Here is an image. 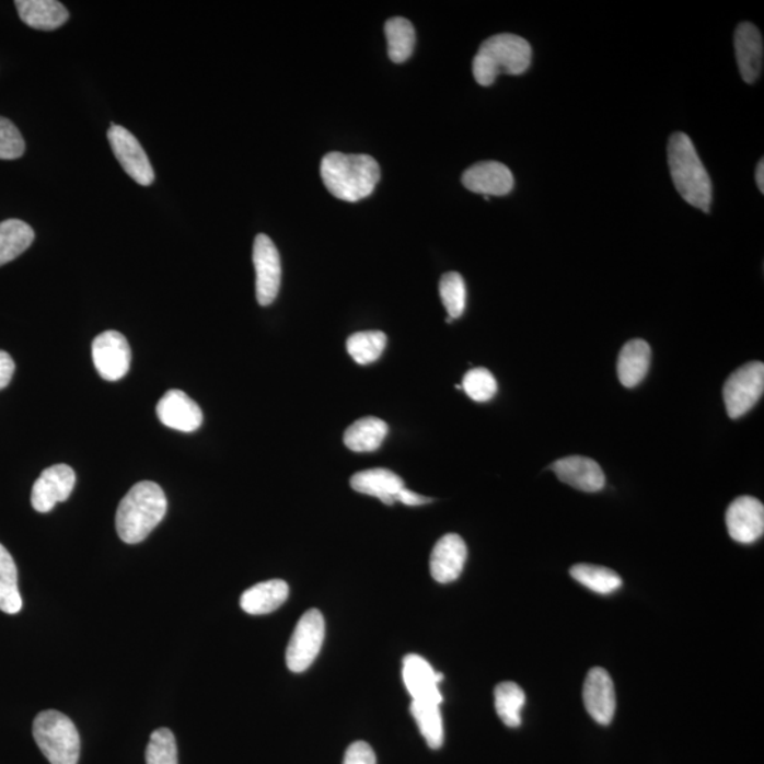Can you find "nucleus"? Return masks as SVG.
Returning <instances> with one entry per match:
<instances>
[{"mask_svg": "<svg viewBox=\"0 0 764 764\" xmlns=\"http://www.w3.org/2000/svg\"><path fill=\"white\" fill-rule=\"evenodd\" d=\"M462 182L467 190L487 197L509 195L514 187V176L510 169L500 162L473 164L463 173Z\"/></svg>", "mask_w": 764, "mask_h": 764, "instance_id": "nucleus-15", "label": "nucleus"}, {"mask_svg": "<svg viewBox=\"0 0 764 764\" xmlns=\"http://www.w3.org/2000/svg\"><path fill=\"white\" fill-rule=\"evenodd\" d=\"M389 435L385 420L366 417L356 420L345 432V444L352 452H374Z\"/></svg>", "mask_w": 764, "mask_h": 764, "instance_id": "nucleus-24", "label": "nucleus"}, {"mask_svg": "<svg viewBox=\"0 0 764 764\" xmlns=\"http://www.w3.org/2000/svg\"><path fill=\"white\" fill-rule=\"evenodd\" d=\"M403 676L406 690L415 701L442 704L439 684L443 681V674L435 672L432 665L422 657L408 655L404 659Z\"/></svg>", "mask_w": 764, "mask_h": 764, "instance_id": "nucleus-17", "label": "nucleus"}, {"mask_svg": "<svg viewBox=\"0 0 764 764\" xmlns=\"http://www.w3.org/2000/svg\"><path fill=\"white\" fill-rule=\"evenodd\" d=\"M570 577L584 588L601 594H611L622 588L623 580L614 570L598 565L578 564L570 568Z\"/></svg>", "mask_w": 764, "mask_h": 764, "instance_id": "nucleus-27", "label": "nucleus"}, {"mask_svg": "<svg viewBox=\"0 0 764 764\" xmlns=\"http://www.w3.org/2000/svg\"><path fill=\"white\" fill-rule=\"evenodd\" d=\"M496 710L498 717L509 728L521 725V709L525 704V694L516 683H501L495 690Z\"/></svg>", "mask_w": 764, "mask_h": 764, "instance_id": "nucleus-30", "label": "nucleus"}, {"mask_svg": "<svg viewBox=\"0 0 764 764\" xmlns=\"http://www.w3.org/2000/svg\"><path fill=\"white\" fill-rule=\"evenodd\" d=\"M462 390L476 403H488L497 394V381L490 371L477 367L463 377Z\"/></svg>", "mask_w": 764, "mask_h": 764, "instance_id": "nucleus-33", "label": "nucleus"}, {"mask_svg": "<svg viewBox=\"0 0 764 764\" xmlns=\"http://www.w3.org/2000/svg\"><path fill=\"white\" fill-rule=\"evenodd\" d=\"M727 526L737 543H756L764 533L763 502L751 496L738 497L727 511Z\"/></svg>", "mask_w": 764, "mask_h": 764, "instance_id": "nucleus-12", "label": "nucleus"}, {"mask_svg": "<svg viewBox=\"0 0 764 764\" xmlns=\"http://www.w3.org/2000/svg\"><path fill=\"white\" fill-rule=\"evenodd\" d=\"M440 299L447 308L449 317L459 319L466 309V285L461 274H444L439 283Z\"/></svg>", "mask_w": 764, "mask_h": 764, "instance_id": "nucleus-32", "label": "nucleus"}, {"mask_svg": "<svg viewBox=\"0 0 764 764\" xmlns=\"http://www.w3.org/2000/svg\"><path fill=\"white\" fill-rule=\"evenodd\" d=\"M386 346L385 333L359 332L348 337L347 352L357 364L369 366L380 359Z\"/></svg>", "mask_w": 764, "mask_h": 764, "instance_id": "nucleus-31", "label": "nucleus"}, {"mask_svg": "<svg viewBox=\"0 0 764 764\" xmlns=\"http://www.w3.org/2000/svg\"><path fill=\"white\" fill-rule=\"evenodd\" d=\"M651 362V348L649 343L636 338L626 343L618 355L617 375L622 385L626 389H633L640 384L647 372H649Z\"/></svg>", "mask_w": 764, "mask_h": 764, "instance_id": "nucleus-22", "label": "nucleus"}, {"mask_svg": "<svg viewBox=\"0 0 764 764\" xmlns=\"http://www.w3.org/2000/svg\"><path fill=\"white\" fill-rule=\"evenodd\" d=\"M33 241L35 231L27 222L16 219L0 222V267L31 248Z\"/></svg>", "mask_w": 764, "mask_h": 764, "instance_id": "nucleus-25", "label": "nucleus"}, {"mask_svg": "<svg viewBox=\"0 0 764 764\" xmlns=\"http://www.w3.org/2000/svg\"><path fill=\"white\" fill-rule=\"evenodd\" d=\"M19 16L36 31H56L69 21V11L56 0H18Z\"/></svg>", "mask_w": 764, "mask_h": 764, "instance_id": "nucleus-21", "label": "nucleus"}, {"mask_svg": "<svg viewBox=\"0 0 764 764\" xmlns=\"http://www.w3.org/2000/svg\"><path fill=\"white\" fill-rule=\"evenodd\" d=\"M33 738L51 764H77L80 759V733L67 715L43 710L33 722Z\"/></svg>", "mask_w": 764, "mask_h": 764, "instance_id": "nucleus-5", "label": "nucleus"}, {"mask_svg": "<svg viewBox=\"0 0 764 764\" xmlns=\"http://www.w3.org/2000/svg\"><path fill=\"white\" fill-rule=\"evenodd\" d=\"M583 703L589 715L598 724L609 725L612 722L614 710H616V694H614L611 675L601 667H594L588 672L583 685Z\"/></svg>", "mask_w": 764, "mask_h": 764, "instance_id": "nucleus-14", "label": "nucleus"}, {"mask_svg": "<svg viewBox=\"0 0 764 764\" xmlns=\"http://www.w3.org/2000/svg\"><path fill=\"white\" fill-rule=\"evenodd\" d=\"M253 259L256 273V301L261 306H269L278 297L282 268L277 246L268 235H256Z\"/></svg>", "mask_w": 764, "mask_h": 764, "instance_id": "nucleus-8", "label": "nucleus"}, {"mask_svg": "<svg viewBox=\"0 0 764 764\" xmlns=\"http://www.w3.org/2000/svg\"><path fill=\"white\" fill-rule=\"evenodd\" d=\"M410 714L417 720L420 733H422L428 746L432 749L442 748L443 722L439 705L414 699L413 704H410Z\"/></svg>", "mask_w": 764, "mask_h": 764, "instance_id": "nucleus-28", "label": "nucleus"}, {"mask_svg": "<svg viewBox=\"0 0 764 764\" xmlns=\"http://www.w3.org/2000/svg\"><path fill=\"white\" fill-rule=\"evenodd\" d=\"M466 559L467 546L462 536L444 535L430 555V574L439 583H451L461 577Z\"/></svg>", "mask_w": 764, "mask_h": 764, "instance_id": "nucleus-16", "label": "nucleus"}, {"mask_svg": "<svg viewBox=\"0 0 764 764\" xmlns=\"http://www.w3.org/2000/svg\"><path fill=\"white\" fill-rule=\"evenodd\" d=\"M764 391V364L748 362L733 372L724 385V401L729 418L746 415L762 398Z\"/></svg>", "mask_w": 764, "mask_h": 764, "instance_id": "nucleus-7", "label": "nucleus"}, {"mask_svg": "<svg viewBox=\"0 0 764 764\" xmlns=\"http://www.w3.org/2000/svg\"><path fill=\"white\" fill-rule=\"evenodd\" d=\"M76 486V473L67 464H55L37 478L32 490V506L38 512L55 509L57 502L66 501Z\"/></svg>", "mask_w": 764, "mask_h": 764, "instance_id": "nucleus-11", "label": "nucleus"}, {"mask_svg": "<svg viewBox=\"0 0 764 764\" xmlns=\"http://www.w3.org/2000/svg\"><path fill=\"white\" fill-rule=\"evenodd\" d=\"M157 414L164 427L178 432H195L202 424L200 406L181 390L167 391L158 403Z\"/></svg>", "mask_w": 764, "mask_h": 764, "instance_id": "nucleus-13", "label": "nucleus"}, {"mask_svg": "<svg viewBox=\"0 0 764 764\" xmlns=\"http://www.w3.org/2000/svg\"><path fill=\"white\" fill-rule=\"evenodd\" d=\"M326 635V623L317 609H311L298 622L287 650L288 669L303 672L316 660Z\"/></svg>", "mask_w": 764, "mask_h": 764, "instance_id": "nucleus-6", "label": "nucleus"}, {"mask_svg": "<svg viewBox=\"0 0 764 764\" xmlns=\"http://www.w3.org/2000/svg\"><path fill=\"white\" fill-rule=\"evenodd\" d=\"M551 468L565 485L580 491H601L606 483L602 467L591 458L569 456L559 459Z\"/></svg>", "mask_w": 764, "mask_h": 764, "instance_id": "nucleus-18", "label": "nucleus"}, {"mask_svg": "<svg viewBox=\"0 0 764 764\" xmlns=\"http://www.w3.org/2000/svg\"><path fill=\"white\" fill-rule=\"evenodd\" d=\"M350 485L352 490L360 495L377 497L386 506L395 505L396 497L405 487L403 478L389 468H370V471L356 473L350 478Z\"/></svg>", "mask_w": 764, "mask_h": 764, "instance_id": "nucleus-20", "label": "nucleus"}, {"mask_svg": "<svg viewBox=\"0 0 764 764\" xmlns=\"http://www.w3.org/2000/svg\"><path fill=\"white\" fill-rule=\"evenodd\" d=\"M734 50L743 81L753 84L762 74L764 56L762 33L754 24H739L734 32Z\"/></svg>", "mask_w": 764, "mask_h": 764, "instance_id": "nucleus-19", "label": "nucleus"}, {"mask_svg": "<svg viewBox=\"0 0 764 764\" xmlns=\"http://www.w3.org/2000/svg\"><path fill=\"white\" fill-rule=\"evenodd\" d=\"M167 511L162 487L153 482H139L128 491L116 510V533L127 544H139L148 539Z\"/></svg>", "mask_w": 764, "mask_h": 764, "instance_id": "nucleus-1", "label": "nucleus"}, {"mask_svg": "<svg viewBox=\"0 0 764 764\" xmlns=\"http://www.w3.org/2000/svg\"><path fill=\"white\" fill-rule=\"evenodd\" d=\"M323 183L333 196L356 202L369 197L380 182L379 163L369 154L327 153L322 159Z\"/></svg>", "mask_w": 764, "mask_h": 764, "instance_id": "nucleus-2", "label": "nucleus"}, {"mask_svg": "<svg viewBox=\"0 0 764 764\" xmlns=\"http://www.w3.org/2000/svg\"><path fill=\"white\" fill-rule=\"evenodd\" d=\"M396 501L403 502L405 506L415 507L428 505V502H432V498L418 495V493L410 491L408 488L404 487L403 490L400 491L398 497H396Z\"/></svg>", "mask_w": 764, "mask_h": 764, "instance_id": "nucleus-38", "label": "nucleus"}, {"mask_svg": "<svg viewBox=\"0 0 764 764\" xmlns=\"http://www.w3.org/2000/svg\"><path fill=\"white\" fill-rule=\"evenodd\" d=\"M289 597V587L285 580L273 579L255 584L241 597V607L248 614L261 616L277 611Z\"/></svg>", "mask_w": 764, "mask_h": 764, "instance_id": "nucleus-23", "label": "nucleus"}, {"mask_svg": "<svg viewBox=\"0 0 764 764\" xmlns=\"http://www.w3.org/2000/svg\"><path fill=\"white\" fill-rule=\"evenodd\" d=\"M108 140L115 158L128 176L140 186H151L154 182L153 167L139 140L128 129L115 124L108 129Z\"/></svg>", "mask_w": 764, "mask_h": 764, "instance_id": "nucleus-9", "label": "nucleus"}, {"mask_svg": "<svg viewBox=\"0 0 764 764\" xmlns=\"http://www.w3.org/2000/svg\"><path fill=\"white\" fill-rule=\"evenodd\" d=\"M22 606L16 564L9 551L0 544V611L16 614L22 611Z\"/></svg>", "mask_w": 764, "mask_h": 764, "instance_id": "nucleus-26", "label": "nucleus"}, {"mask_svg": "<svg viewBox=\"0 0 764 764\" xmlns=\"http://www.w3.org/2000/svg\"><path fill=\"white\" fill-rule=\"evenodd\" d=\"M533 48L520 36L502 33L483 42L473 58V76L478 84L491 85L500 74L520 76L530 69Z\"/></svg>", "mask_w": 764, "mask_h": 764, "instance_id": "nucleus-4", "label": "nucleus"}, {"mask_svg": "<svg viewBox=\"0 0 764 764\" xmlns=\"http://www.w3.org/2000/svg\"><path fill=\"white\" fill-rule=\"evenodd\" d=\"M93 361L104 380H123L130 367V347L127 338L115 331L101 333L93 342Z\"/></svg>", "mask_w": 764, "mask_h": 764, "instance_id": "nucleus-10", "label": "nucleus"}, {"mask_svg": "<svg viewBox=\"0 0 764 764\" xmlns=\"http://www.w3.org/2000/svg\"><path fill=\"white\" fill-rule=\"evenodd\" d=\"M756 185L761 193H764V162L763 159L759 162L756 167Z\"/></svg>", "mask_w": 764, "mask_h": 764, "instance_id": "nucleus-39", "label": "nucleus"}, {"mask_svg": "<svg viewBox=\"0 0 764 764\" xmlns=\"http://www.w3.org/2000/svg\"><path fill=\"white\" fill-rule=\"evenodd\" d=\"M343 764H377L375 753L369 743L356 742L348 746Z\"/></svg>", "mask_w": 764, "mask_h": 764, "instance_id": "nucleus-36", "label": "nucleus"}, {"mask_svg": "<svg viewBox=\"0 0 764 764\" xmlns=\"http://www.w3.org/2000/svg\"><path fill=\"white\" fill-rule=\"evenodd\" d=\"M26 143L22 134L14 127L11 120L0 116V159L2 161H14L23 157Z\"/></svg>", "mask_w": 764, "mask_h": 764, "instance_id": "nucleus-35", "label": "nucleus"}, {"mask_svg": "<svg viewBox=\"0 0 764 764\" xmlns=\"http://www.w3.org/2000/svg\"><path fill=\"white\" fill-rule=\"evenodd\" d=\"M147 764H178L176 739L171 729L159 728L147 748Z\"/></svg>", "mask_w": 764, "mask_h": 764, "instance_id": "nucleus-34", "label": "nucleus"}, {"mask_svg": "<svg viewBox=\"0 0 764 764\" xmlns=\"http://www.w3.org/2000/svg\"><path fill=\"white\" fill-rule=\"evenodd\" d=\"M14 361L7 351L0 350V391L11 384L14 374Z\"/></svg>", "mask_w": 764, "mask_h": 764, "instance_id": "nucleus-37", "label": "nucleus"}, {"mask_svg": "<svg viewBox=\"0 0 764 764\" xmlns=\"http://www.w3.org/2000/svg\"><path fill=\"white\" fill-rule=\"evenodd\" d=\"M389 40V56L394 62H404L413 55L415 47V28L405 18H393L385 23Z\"/></svg>", "mask_w": 764, "mask_h": 764, "instance_id": "nucleus-29", "label": "nucleus"}, {"mask_svg": "<svg viewBox=\"0 0 764 764\" xmlns=\"http://www.w3.org/2000/svg\"><path fill=\"white\" fill-rule=\"evenodd\" d=\"M669 164L672 182L681 197L696 209L709 212L713 205V182L688 135H672Z\"/></svg>", "mask_w": 764, "mask_h": 764, "instance_id": "nucleus-3", "label": "nucleus"}]
</instances>
